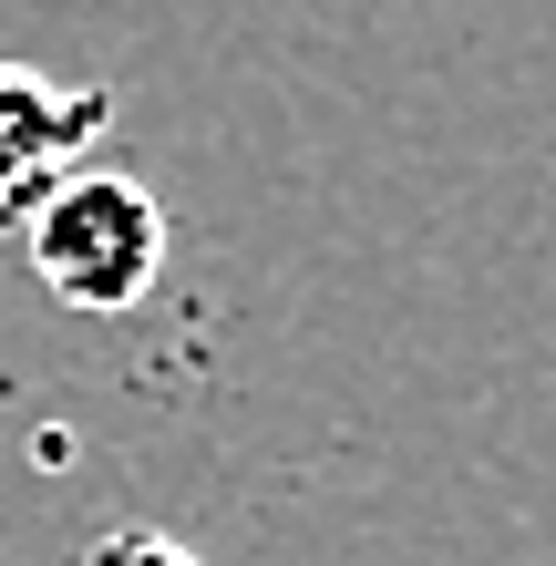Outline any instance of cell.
Segmentation results:
<instances>
[{"mask_svg": "<svg viewBox=\"0 0 556 566\" xmlns=\"http://www.w3.org/2000/svg\"><path fill=\"white\" fill-rule=\"evenodd\" d=\"M21 227H31V279H42L62 310L124 319V310L155 298V279H166V207H155V186L114 176V165H83V176L31 186Z\"/></svg>", "mask_w": 556, "mask_h": 566, "instance_id": "cell-1", "label": "cell"}, {"mask_svg": "<svg viewBox=\"0 0 556 566\" xmlns=\"http://www.w3.org/2000/svg\"><path fill=\"white\" fill-rule=\"evenodd\" d=\"M104 124H114L104 83H42L31 62H0V196L21 207L31 186H52L83 145H104Z\"/></svg>", "mask_w": 556, "mask_h": 566, "instance_id": "cell-2", "label": "cell"}, {"mask_svg": "<svg viewBox=\"0 0 556 566\" xmlns=\"http://www.w3.org/2000/svg\"><path fill=\"white\" fill-rule=\"evenodd\" d=\"M93 566H207L186 536H155V525H124V536L93 546Z\"/></svg>", "mask_w": 556, "mask_h": 566, "instance_id": "cell-3", "label": "cell"}, {"mask_svg": "<svg viewBox=\"0 0 556 566\" xmlns=\"http://www.w3.org/2000/svg\"><path fill=\"white\" fill-rule=\"evenodd\" d=\"M0 207H11V196H0Z\"/></svg>", "mask_w": 556, "mask_h": 566, "instance_id": "cell-4", "label": "cell"}]
</instances>
